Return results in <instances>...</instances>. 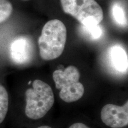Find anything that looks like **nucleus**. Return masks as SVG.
I'll return each instance as SVG.
<instances>
[{
  "label": "nucleus",
  "instance_id": "obj_1",
  "mask_svg": "<svg viewBox=\"0 0 128 128\" xmlns=\"http://www.w3.org/2000/svg\"><path fill=\"white\" fill-rule=\"evenodd\" d=\"M67 32L61 21L54 19L48 22L39 37L40 55L44 60H53L62 54L66 41Z\"/></svg>",
  "mask_w": 128,
  "mask_h": 128
},
{
  "label": "nucleus",
  "instance_id": "obj_2",
  "mask_svg": "<svg viewBox=\"0 0 128 128\" xmlns=\"http://www.w3.org/2000/svg\"><path fill=\"white\" fill-rule=\"evenodd\" d=\"M33 88L26 92V115L28 118L37 120L45 116L54 103V95L52 88L46 82L34 80Z\"/></svg>",
  "mask_w": 128,
  "mask_h": 128
},
{
  "label": "nucleus",
  "instance_id": "obj_3",
  "mask_svg": "<svg viewBox=\"0 0 128 128\" xmlns=\"http://www.w3.org/2000/svg\"><path fill=\"white\" fill-rule=\"evenodd\" d=\"M64 12L76 18L81 25L100 24L103 19L102 7L95 0H60Z\"/></svg>",
  "mask_w": 128,
  "mask_h": 128
},
{
  "label": "nucleus",
  "instance_id": "obj_4",
  "mask_svg": "<svg viewBox=\"0 0 128 128\" xmlns=\"http://www.w3.org/2000/svg\"><path fill=\"white\" fill-rule=\"evenodd\" d=\"M80 72L76 67L69 66L64 70H56L53 79L56 88L60 90V97L66 103L76 102L84 93L83 85L79 82Z\"/></svg>",
  "mask_w": 128,
  "mask_h": 128
},
{
  "label": "nucleus",
  "instance_id": "obj_5",
  "mask_svg": "<svg viewBox=\"0 0 128 128\" xmlns=\"http://www.w3.org/2000/svg\"><path fill=\"white\" fill-rule=\"evenodd\" d=\"M101 118L106 125L121 128L128 124V102L119 106L112 104L105 105L101 111Z\"/></svg>",
  "mask_w": 128,
  "mask_h": 128
},
{
  "label": "nucleus",
  "instance_id": "obj_6",
  "mask_svg": "<svg viewBox=\"0 0 128 128\" xmlns=\"http://www.w3.org/2000/svg\"><path fill=\"white\" fill-rule=\"evenodd\" d=\"M10 55L12 61L18 65H24L30 62L33 55V45L31 39L25 36L15 38L10 44Z\"/></svg>",
  "mask_w": 128,
  "mask_h": 128
},
{
  "label": "nucleus",
  "instance_id": "obj_7",
  "mask_svg": "<svg viewBox=\"0 0 128 128\" xmlns=\"http://www.w3.org/2000/svg\"><path fill=\"white\" fill-rule=\"evenodd\" d=\"M108 63L113 71L120 74L128 72V58L126 50L119 44H114L108 49Z\"/></svg>",
  "mask_w": 128,
  "mask_h": 128
},
{
  "label": "nucleus",
  "instance_id": "obj_8",
  "mask_svg": "<svg viewBox=\"0 0 128 128\" xmlns=\"http://www.w3.org/2000/svg\"><path fill=\"white\" fill-rule=\"evenodd\" d=\"M113 20L119 27L126 28L128 26V18L125 10L120 2L115 1L112 4L110 9Z\"/></svg>",
  "mask_w": 128,
  "mask_h": 128
},
{
  "label": "nucleus",
  "instance_id": "obj_9",
  "mask_svg": "<svg viewBox=\"0 0 128 128\" xmlns=\"http://www.w3.org/2000/svg\"><path fill=\"white\" fill-rule=\"evenodd\" d=\"M80 32L91 40H98L102 38L103 34V29L100 24L90 26H84L81 25L80 27Z\"/></svg>",
  "mask_w": 128,
  "mask_h": 128
},
{
  "label": "nucleus",
  "instance_id": "obj_10",
  "mask_svg": "<svg viewBox=\"0 0 128 128\" xmlns=\"http://www.w3.org/2000/svg\"><path fill=\"white\" fill-rule=\"evenodd\" d=\"M8 95L4 87L0 84V124L2 122L8 112Z\"/></svg>",
  "mask_w": 128,
  "mask_h": 128
},
{
  "label": "nucleus",
  "instance_id": "obj_11",
  "mask_svg": "<svg viewBox=\"0 0 128 128\" xmlns=\"http://www.w3.org/2000/svg\"><path fill=\"white\" fill-rule=\"evenodd\" d=\"M12 12V6L8 0H0V23L10 17Z\"/></svg>",
  "mask_w": 128,
  "mask_h": 128
},
{
  "label": "nucleus",
  "instance_id": "obj_12",
  "mask_svg": "<svg viewBox=\"0 0 128 128\" xmlns=\"http://www.w3.org/2000/svg\"><path fill=\"white\" fill-rule=\"evenodd\" d=\"M69 128H90L86 126V124H82V123H76L70 126Z\"/></svg>",
  "mask_w": 128,
  "mask_h": 128
},
{
  "label": "nucleus",
  "instance_id": "obj_13",
  "mask_svg": "<svg viewBox=\"0 0 128 128\" xmlns=\"http://www.w3.org/2000/svg\"><path fill=\"white\" fill-rule=\"evenodd\" d=\"M38 128H52L50 127V126H42Z\"/></svg>",
  "mask_w": 128,
  "mask_h": 128
}]
</instances>
